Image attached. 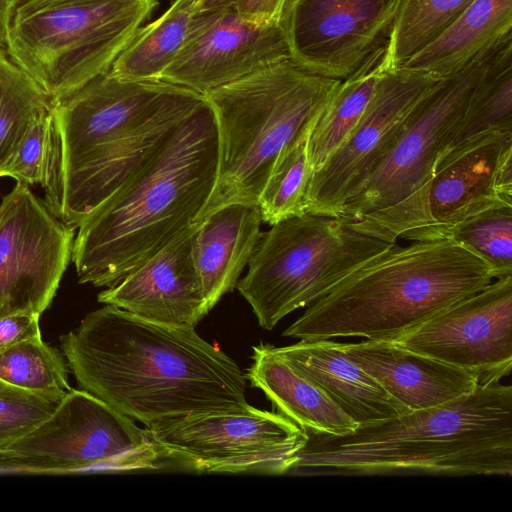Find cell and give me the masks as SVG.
Returning <instances> with one entry per match:
<instances>
[{
    "mask_svg": "<svg viewBox=\"0 0 512 512\" xmlns=\"http://www.w3.org/2000/svg\"><path fill=\"white\" fill-rule=\"evenodd\" d=\"M60 345L79 389L147 428L249 406L246 374L195 327L104 304L62 335Z\"/></svg>",
    "mask_w": 512,
    "mask_h": 512,
    "instance_id": "obj_1",
    "label": "cell"
},
{
    "mask_svg": "<svg viewBox=\"0 0 512 512\" xmlns=\"http://www.w3.org/2000/svg\"><path fill=\"white\" fill-rule=\"evenodd\" d=\"M204 100L162 80L106 72L53 102V150L44 202L77 229L122 189Z\"/></svg>",
    "mask_w": 512,
    "mask_h": 512,
    "instance_id": "obj_2",
    "label": "cell"
},
{
    "mask_svg": "<svg viewBox=\"0 0 512 512\" xmlns=\"http://www.w3.org/2000/svg\"><path fill=\"white\" fill-rule=\"evenodd\" d=\"M218 154L217 121L204 98L154 157L77 228L71 261L79 282L115 285L194 224L215 187Z\"/></svg>",
    "mask_w": 512,
    "mask_h": 512,
    "instance_id": "obj_3",
    "label": "cell"
},
{
    "mask_svg": "<svg viewBox=\"0 0 512 512\" xmlns=\"http://www.w3.org/2000/svg\"><path fill=\"white\" fill-rule=\"evenodd\" d=\"M308 435L292 471L510 476L512 387L478 385L450 402L359 424L343 436Z\"/></svg>",
    "mask_w": 512,
    "mask_h": 512,
    "instance_id": "obj_4",
    "label": "cell"
},
{
    "mask_svg": "<svg viewBox=\"0 0 512 512\" xmlns=\"http://www.w3.org/2000/svg\"><path fill=\"white\" fill-rule=\"evenodd\" d=\"M493 279L485 260L450 238L396 244L309 305L283 336L395 341Z\"/></svg>",
    "mask_w": 512,
    "mask_h": 512,
    "instance_id": "obj_5",
    "label": "cell"
},
{
    "mask_svg": "<svg viewBox=\"0 0 512 512\" xmlns=\"http://www.w3.org/2000/svg\"><path fill=\"white\" fill-rule=\"evenodd\" d=\"M340 83L289 58L204 93L217 121L218 170L195 222L231 203L258 205L279 156L312 129Z\"/></svg>",
    "mask_w": 512,
    "mask_h": 512,
    "instance_id": "obj_6",
    "label": "cell"
},
{
    "mask_svg": "<svg viewBox=\"0 0 512 512\" xmlns=\"http://www.w3.org/2000/svg\"><path fill=\"white\" fill-rule=\"evenodd\" d=\"M512 49V31L422 97L396 141L342 205L338 219L353 230L396 243L416 229L428 181L450 148L485 76Z\"/></svg>",
    "mask_w": 512,
    "mask_h": 512,
    "instance_id": "obj_7",
    "label": "cell"
},
{
    "mask_svg": "<svg viewBox=\"0 0 512 512\" xmlns=\"http://www.w3.org/2000/svg\"><path fill=\"white\" fill-rule=\"evenodd\" d=\"M158 0H18L6 52L56 102L108 72Z\"/></svg>",
    "mask_w": 512,
    "mask_h": 512,
    "instance_id": "obj_8",
    "label": "cell"
},
{
    "mask_svg": "<svg viewBox=\"0 0 512 512\" xmlns=\"http://www.w3.org/2000/svg\"><path fill=\"white\" fill-rule=\"evenodd\" d=\"M271 226L236 284L266 330L396 245L359 233L338 218L309 213Z\"/></svg>",
    "mask_w": 512,
    "mask_h": 512,
    "instance_id": "obj_9",
    "label": "cell"
},
{
    "mask_svg": "<svg viewBox=\"0 0 512 512\" xmlns=\"http://www.w3.org/2000/svg\"><path fill=\"white\" fill-rule=\"evenodd\" d=\"M165 459L147 428L71 388L48 418L0 450V470L125 473L157 470Z\"/></svg>",
    "mask_w": 512,
    "mask_h": 512,
    "instance_id": "obj_10",
    "label": "cell"
},
{
    "mask_svg": "<svg viewBox=\"0 0 512 512\" xmlns=\"http://www.w3.org/2000/svg\"><path fill=\"white\" fill-rule=\"evenodd\" d=\"M147 429L166 459L199 473L284 474L292 471L309 438L280 412L251 405L237 412L194 414Z\"/></svg>",
    "mask_w": 512,
    "mask_h": 512,
    "instance_id": "obj_11",
    "label": "cell"
},
{
    "mask_svg": "<svg viewBox=\"0 0 512 512\" xmlns=\"http://www.w3.org/2000/svg\"><path fill=\"white\" fill-rule=\"evenodd\" d=\"M74 238V228L16 182L0 203V317L41 316L72 259Z\"/></svg>",
    "mask_w": 512,
    "mask_h": 512,
    "instance_id": "obj_12",
    "label": "cell"
},
{
    "mask_svg": "<svg viewBox=\"0 0 512 512\" xmlns=\"http://www.w3.org/2000/svg\"><path fill=\"white\" fill-rule=\"evenodd\" d=\"M439 79L401 67L384 70L356 127L312 173L306 213L338 217L344 202L390 150L411 111Z\"/></svg>",
    "mask_w": 512,
    "mask_h": 512,
    "instance_id": "obj_13",
    "label": "cell"
},
{
    "mask_svg": "<svg viewBox=\"0 0 512 512\" xmlns=\"http://www.w3.org/2000/svg\"><path fill=\"white\" fill-rule=\"evenodd\" d=\"M403 0H287L279 25L290 57L343 80L386 44Z\"/></svg>",
    "mask_w": 512,
    "mask_h": 512,
    "instance_id": "obj_14",
    "label": "cell"
},
{
    "mask_svg": "<svg viewBox=\"0 0 512 512\" xmlns=\"http://www.w3.org/2000/svg\"><path fill=\"white\" fill-rule=\"evenodd\" d=\"M506 206H512V131L486 132L437 162L411 241L449 238L470 218Z\"/></svg>",
    "mask_w": 512,
    "mask_h": 512,
    "instance_id": "obj_15",
    "label": "cell"
},
{
    "mask_svg": "<svg viewBox=\"0 0 512 512\" xmlns=\"http://www.w3.org/2000/svg\"><path fill=\"white\" fill-rule=\"evenodd\" d=\"M394 342L461 368L479 385L512 369V275L428 319Z\"/></svg>",
    "mask_w": 512,
    "mask_h": 512,
    "instance_id": "obj_16",
    "label": "cell"
},
{
    "mask_svg": "<svg viewBox=\"0 0 512 512\" xmlns=\"http://www.w3.org/2000/svg\"><path fill=\"white\" fill-rule=\"evenodd\" d=\"M279 24L258 25L233 9L196 13L184 43L160 80L200 94L289 59Z\"/></svg>",
    "mask_w": 512,
    "mask_h": 512,
    "instance_id": "obj_17",
    "label": "cell"
},
{
    "mask_svg": "<svg viewBox=\"0 0 512 512\" xmlns=\"http://www.w3.org/2000/svg\"><path fill=\"white\" fill-rule=\"evenodd\" d=\"M195 225L101 291L98 302L153 322L195 327L210 311L194 261Z\"/></svg>",
    "mask_w": 512,
    "mask_h": 512,
    "instance_id": "obj_18",
    "label": "cell"
},
{
    "mask_svg": "<svg viewBox=\"0 0 512 512\" xmlns=\"http://www.w3.org/2000/svg\"><path fill=\"white\" fill-rule=\"evenodd\" d=\"M342 345L350 360L410 411L450 402L479 385L471 373L394 341L366 339Z\"/></svg>",
    "mask_w": 512,
    "mask_h": 512,
    "instance_id": "obj_19",
    "label": "cell"
},
{
    "mask_svg": "<svg viewBox=\"0 0 512 512\" xmlns=\"http://www.w3.org/2000/svg\"><path fill=\"white\" fill-rule=\"evenodd\" d=\"M294 370L307 377L358 424L394 417L410 410L350 360L342 343L304 340L274 347Z\"/></svg>",
    "mask_w": 512,
    "mask_h": 512,
    "instance_id": "obj_20",
    "label": "cell"
},
{
    "mask_svg": "<svg viewBox=\"0 0 512 512\" xmlns=\"http://www.w3.org/2000/svg\"><path fill=\"white\" fill-rule=\"evenodd\" d=\"M259 206L231 203L197 221L193 254L210 310L236 288L261 237Z\"/></svg>",
    "mask_w": 512,
    "mask_h": 512,
    "instance_id": "obj_21",
    "label": "cell"
},
{
    "mask_svg": "<svg viewBox=\"0 0 512 512\" xmlns=\"http://www.w3.org/2000/svg\"><path fill=\"white\" fill-rule=\"evenodd\" d=\"M252 358L247 380L266 395L278 412L308 433L343 436L359 426L322 388L281 358L274 346H254Z\"/></svg>",
    "mask_w": 512,
    "mask_h": 512,
    "instance_id": "obj_22",
    "label": "cell"
},
{
    "mask_svg": "<svg viewBox=\"0 0 512 512\" xmlns=\"http://www.w3.org/2000/svg\"><path fill=\"white\" fill-rule=\"evenodd\" d=\"M511 31L512 0H474L399 67L445 77L462 69Z\"/></svg>",
    "mask_w": 512,
    "mask_h": 512,
    "instance_id": "obj_23",
    "label": "cell"
},
{
    "mask_svg": "<svg viewBox=\"0 0 512 512\" xmlns=\"http://www.w3.org/2000/svg\"><path fill=\"white\" fill-rule=\"evenodd\" d=\"M387 44L373 51L350 76L341 80L313 125L307 140L312 173L347 139L360 121L386 66Z\"/></svg>",
    "mask_w": 512,
    "mask_h": 512,
    "instance_id": "obj_24",
    "label": "cell"
},
{
    "mask_svg": "<svg viewBox=\"0 0 512 512\" xmlns=\"http://www.w3.org/2000/svg\"><path fill=\"white\" fill-rule=\"evenodd\" d=\"M196 4L174 0L161 16L139 28L108 72L124 79L160 80L184 43Z\"/></svg>",
    "mask_w": 512,
    "mask_h": 512,
    "instance_id": "obj_25",
    "label": "cell"
},
{
    "mask_svg": "<svg viewBox=\"0 0 512 512\" xmlns=\"http://www.w3.org/2000/svg\"><path fill=\"white\" fill-rule=\"evenodd\" d=\"M46 92L0 50V177L32 124L49 111Z\"/></svg>",
    "mask_w": 512,
    "mask_h": 512,
    "instance_id": "obj_26",
    "label": "cell"
},
{
    "mask_svg": "<svg viewBox=\"0 0 512 512\" xmlns=\"http://www.w3.org/2000/svg\"><path fill=\"white\" fill-rule=\"evenodd\" d=\"M474 0H403L386 51L387 69L401 66L448 27Z\"/></svg>",
    "mask_w": 512,
    "mask_h": 512,
    "instance_id": "obj_27",
    "label": "cell"
},
{
    "mask_svg": "<svg viewBox=\"0 0 512 512\" xmlns=\"http://www.w3.org/2000/svg\"><path fill=\"white\" fill-rule=\"evenodd\" d=\"M310 131L276 161L258 199L263 222L274 225L306 213L305 199L312 175L307 152Z\"/></svg>",
    "mask_w": 512,
    "mask_h": 512,
    "instance_id": "obj_28",
    "label": "cell"
},
{
    "mask_svg": "<svg viewBox=\"0 0 512 512\" xmlns=\"http://www.w3.org/2000/svg\"><path fill=\"white\" fill-rule=\"evenodd\" d=\"M491 131H512V49L500 58L480 83L448 151Z\"/></svg>",
    "mask_w": 512,
    "mask_h": 512,
    "instance_id": "obj_29",
    "label": "cell"
},
{
    "mask_svg": "<svg viewBox=\"0 0 512 512\" xmlns=\"http://www.w3.org/2000/svg\"><path fill=\"white\" fill-rule=\"evenodd\" d=\"M68 364L59 350L42 337L28 339L0 351V379L43 393H67Z\"/></svg>",
    "mask_w": 512,
    "mask_h": 512,
    "instance_id": "obj_30",
    "label": "cell"
},
{
    "mask_svg": "<svg viewBox=\"0 0 512 512\" xmlns=\"http://www.w3.org/2000/svg\"><path fill=\"white\" fill-rule=\"evenodd\" d=\"M449 238L485 260L495 279L512 275V206L494 208L470 218Z\"/></svg>",
    "mask_w": 512,
    "mask_h": 512,
    "instance_id": "obj_31",
    "label": "cell"
},
{
    "mask_svg": "<svg viewBox=\"0 0 512 512\" xmlns=\"http://www.w3.org/2000/svg\"><path fill=\"white\" fill-rule=\"evenodd\" d=\"M65 394L30 391L0 379V450L48 418Z\"/></svg>",
    "mask_w": 512,
    "mask_h": 512,
    "instance_id": "obj_32",
    "label": "cell"
},
{
    "mask_svg": "<svg viewBox=\"0 0 512 512\" xmlns=\"http://www.w3.org/2000/svg\"><path fill=\"white\" fill-rule=\"evenodd\" d=\"M53 107V106H52ZM53 150L52 108L39 117L29 128L15 152L1 171V177L9 176L27 185L47 180Z\"/></svg>",
    "mask_w": 512,
    "mask_h": 512,
    "instance_id": "obj_33",
    "label": "cell"
},
{
    "mask_svg": "<svg viewBox=\"0 0 512 512\" xmlns=\"http://www.w3.org/2000/svg\"><path fill=\"white\" fill-rule=\"evenodd\" d=\"M287 0H197L196 13L231 8L244 20L258 25L279 24Z\"/></svg>",
    "mask_w": 512,
    "mask_h": 512,
    "instance_id": "obj_34",
    "label": "cell"
},
{
    "mask_svg": "<svg viewBox=\"0 0 512 512\" xmlns=\"http://www.w3.org/2000/svg\"><path fill=\"white\" fill-rule=\"evenodd\" d=\"M40 315L21 312L0 317V351L19 342L41 337Z\"/></svg>",
    "mask_w": 512,
    "mask_h": 512,
    "instance_id": "obj_35",
    "label": "cell"
},
{
    "mask_svg": "<svg viewBox=\"0 0 512 512\" xmlns=\"http://www.w3.org/2000/svg\"><path fill=\"white\" fill-rule=\"evenodd\" d=\"M18 0H0V50L6 49L9 27Z\"/></svg>",
    "mask_w": 512,
    "mask_h": 512,
    "instance_id": "obj_36",
    "label": "cell"
}]
</instances>
